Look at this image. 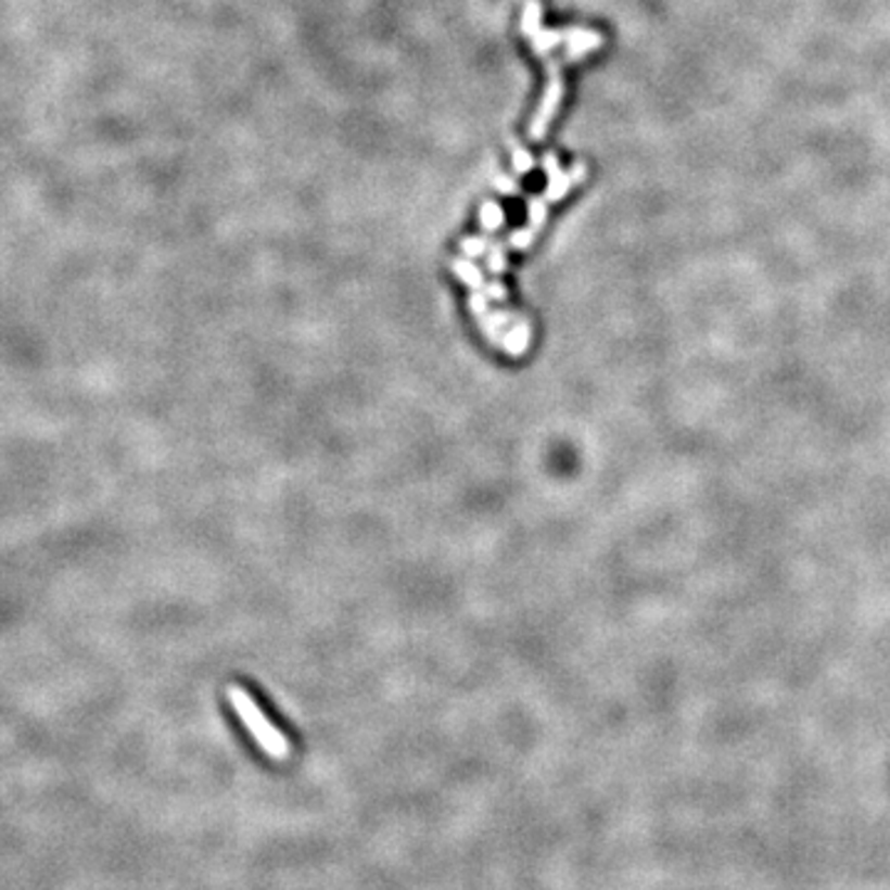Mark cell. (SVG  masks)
Listing matches in <instances>:
<instances>
[{"mask_svg":"<svg viewBox=\"0 0 890 890\" xmlns=\"http://www.w3.org/2000/svg\"><path fill=\"white\" fill-rule=\"evenodd\" d=\"M450 267H453V272H456L460 278V282H466L473 292H483L485 290L483 275H480L478 267L470 260H460V257H453Z\"/></svg>","mask_w":890,"mask_h":890,"instance_id":"3","label":"cell"},{"mask_svg":"<svg viewBox=\"0 0 890 890\" xmlns=\"http://www.w3.org/2000/svg\"><path fill=\"white\" fill-rule=\"evenodd\" d=\"M460 247L468 257H478V255H483L487 251V240L485 238H466L460 243Z\"/></svg>","mask_w":890,"mask_h":890,"instance_id":"5","label":"cell"},{"mask_svg":"<svg viewBox=\"0 0 890 890\" xmlns=\"http://www.w3.org/2000/svg\"><path fill=\"white\" fill-rule=\"evenodd\" d=\"M514 168H518V171H530V168H532V156L527 154V151L518 149V158H514Z\"/></svg>","mask_w":890,"mask_h":890,"instance_id":"7","label":"cell"},{"mask_svg":"<svg viewBox=\"0 0 890 890\" xmlns=\"http://www.w3.org/2000/svg\"><path fill=\"white\" fill-rule=\"evenodd\" d=\"M527 344H530V325L524 322V319L514 322L510 332H503L500 346L510 356H520L524 349H527Z\"/></svg>","mask_w":890,"mask_h":890,"instance_id":"2","label":"cell"},{"mask_svg":"<svg viewBox=\"0 0 890 890\" xmlns=\"http://www.w3.org/2000/svg\"><path fill=\"white\" fill-rule=\"evenodd\" d=\"M503 223H505V213L500 206H497V203H485V206L480 208V226H483V230H487V233L503 228Z\"/></svg>","mask_w":890,"mask_h":890,"instance_id":"4","label":"cell"},{"mask_svg":"<svg viewBox=\"0 0 890 890\" xmlns=\"http://www.w3.org/2000/svg\"><path fill=\"white\" fill-rule=\"evenodd\" d=\"M228 702H230V708L236 710V715L243 720L247 733L253 735V740L263 747L267 756H272V760H280V762L288 760L290 756L288 737H284L280 729L265 717V712L257 708V702L251 698V692L240 688V685H228Z\"/></svg>","mask_w":890,"mask_h":890,"instance_id":"1","label":"cell"},{"mask_svg":"<svg viewBox=\"0 0 890 890\" xmlns=\"http://www.w3.org/2000/svg\"><path fill=\"white\" fill-rule=\"evenodd\" d=\"M487 267H490V272H495V275H500V272H505V267H507V260H505V253H503V247H490V260H487Z\"/></svg>","mask_w":890,"mask_h":890,"instance_id":"6","label":"cell"},{"mask_svg":"<svg viewBox=\"0 0 890 890\" xmlns=\"http://www.w3.org/2000/svg\"><path fill=\"white\" fill-rule=\"evenodd\" d=\"M487 295L493 297V300H497V302H505L507 300V290H505V284L503 282H493L487 288Z\"/></svg>","mask_w":890,"mask_h":890,"instance_id":"8","label":"cell"}]
</instances>
